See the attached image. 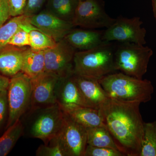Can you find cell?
<instances>
[{"label":"cell","instance_id":"obj_1","mask_svg":"<svg viewBox=\"0 0 156 156\" xmlns=\"http://www.w3.org/2000/svg\"><path fill=\"white\" fill-rule=\"evenodd\" d=\"M140 104L109 98L99 108L104 125L124 156H140L141 153L144 122Z\"/></svg>","mask_w":156,"mask_h":156},{"label":"cell","instance_id":"obj_2","mask_svg":"<svg viewBox=\"0 0 156 156\" xmlns=\"http://www.w3.org/2000/svg\"><path fill=\"white\" fill-rule=\"evenodd\" d=\"M98 81L109 98L120 101L147 103L151 99L154 92L150 81L122 72L112 73Z\"/></svg>","mask_w":156,"mask_h":156},{"label":"cell","instance_id":"obj_3","mask_svg":"<svg viewBox=\"0 0 156 156\" xmlns=\"http://www.w3.org/2000/svg\"><path fill=\"white\" fill-rule=\"evenodd\" d=\"M114 48L111 42H104L91 50L76 51L74 74L99 80L115 73Z\"/></svg>","mask_w":156,"mask_h":156},{"label":"cell","instance_id":"obj_4","mask_svg":"<svg viewBox=\"0 0 156 156\" xmlns=\"http://www.w3.org/2000/svg\"><path fill=\"white\" fill-rule=\"evenodd\" d=\"M153 54V50L148 47L130 42H119L114 48L115 69L142 79L147 72Z\"/></svg>","mask_w":156,"mask_h":156},{"label":"cell","instance_id":"obj_5","mask_svg":"<svg viewBox=\"0 0 156 156\" xmlns=\"http://www.w3.org/2000/svg\"><path fill=\"white\" fill-rule=\"evenodd\" d=\"M27 112L32 116L28 125L29 135L49 144L61 129L65 112L56 104Z\"/></svg>","mask_w":156,"mask_h":156},{"label":"cell","instance_id":"obj_6","mask_svg":"<svg viewBox=\"0 0 156 156\" xmlns=\"http://www.w3.org/2000/svg\"><path fill=\"white\" fill-rule=\"evenodd\" d=\"M9 115L6 129L20 119L30 108V79L22 72L10 78L8 89Z\"/></svg>","mask_w":156,"mask_h":156},{"label":"cell","instance_id":"obj_7","mask_svg":"<svg viewBox=\"0 0 156 156\" xmlns=\"http://www.w3.org/2000/svg\"><path fill=\"white\" fill-rule=\"evenodd\" d=\"M50 141L59 144L65 156H84L88 145L87 129L65 112L61 129Z\"/></svg>","mask_w":156,"mask_h":156},{"label":"cell","instance_id":"obj_8","mask_svg":"<svg viewBox=\"0 0 156 156\" xmlns=\"http://www.w3.org/2000/svg\"><path fill=\"white\" fill-rule=\"evenodd\" d=\"M115 20L107 14L101 0H79L72 23L74 27L95 29L108 28Z\"/></svg>","mask_w":156,"mask_h":156},{"label":"cell","instance_id":"obj_9","mask_svg":"<svg viewBox=\"0 0 156 156\" xmlns=\"http://www.w3.org/2000/svg\"><path fill=\"white\" fill-rule=\"evenodd\" d=\"M142 23L139 17L129 18L120 16L116 19L112 25L104 31V41H117L145 45L147 32L141 27Z\"/></svg>","mask_w":156,"mask_h":156},{"label":"cell","instance_id":"obj_10","mask_svg":"<svg viewBox=\"0 0 156 156\" xmlns=\"http://www.w3.org/2000/svg\"><path fill=\"white\" fill-rule=\"evenodd\" d=\"M76 51L63 39L55 47L44 50L45 72L59 78L73 74Z\"/></svg>","mask_w":156,"mask_h":156},{"label":"cell","instance_id":"obj_11","mask_svg":"<svg viewBox=\"0 0 156 156\" xmlns=\"http://www.w3.org/2000/svg\"><path fill=\"white\" fill-rule=\"evenodd\" d=\"M59 78L45 72L30 79L31 95L29 111L56 104V89Z\"/></svg>","mask_w":156,"mask_h":156},{"label":"cell","instance_id":"obj_12","mask_svg":"<svg viewBox=\"0 0 156 156\" xmlns=\"http://www.w3.org/2000/svg\"><path fill=\"white\" fill-rule=\"evenodd\" d=\"M73 74L59 78L56 85V102L65 112L81 107H89L75 80Z\"/></svg>","mask_w":156,"mask_h":156},{"label":"cell","instance_id":"obj_13","mask_svg":"<svg viewBox=\"0 0 156 156\" xmlns=\"http://www.w3.org/2000/svg\"><path fill=\"white\" fill-rule=\"evenodd\" d=\"M29 22L53 38L56 42L63 39L75 27L72 23L54 16L46 10L28 17Z\"/></svg>","mask_w":156,"mask_h":156},{"label":"cell","instance_id":"obj_14","mask_svg":"<svg viewBox=\"0 0 156 156\" xmlns=\"http://www.w3.org/2000/svg\"><path fill=\"white\" fill-rule=\"evenodd\" d=\"M74 78L89 107L99 109L109 97L98 80L95 78L77 75Z\"/></svg>","mask_w":156,"mask_h":156},{"label":"cell","instance_id":"obj_15","mask_svg":"<svg viewBox=\"0 0 156 156\" xmlns=\"http://www.w3.org/2000/svg\"><path fill=\"white\" fill-rule=\"evenodd\" d=\"M103 31L73 28L63 40L76 51L91 50L105 42L103 40Z\"/></svg>","mask_w":156,"mask_h":156},{"label":"cell","instance_id":"obj_16","mask_svg":"<svg viewBox=\"0 0 156 156\" xmlns=\"http://www.w3.org/2000/svg\"><path fill=\"white\" fill-rule=\"evenodd\" d=\"M27 47L7 45L0 49V74L11 78L21 72L23 55Z\"/></svg>","mask_w":156,"mask_h":156},{"label":"cell","instance_id":"obj_17","mask_svg":"<svg viewBox=\"0 0 156 156\" xmlns=\"http://www.w3.org/2000/svg\"><path fill=\"white\" fill-rule=\"evenodd\" d=\"M45 72L44 50H34L27 47L23 55L21 72L32 79Z\"/></svg>","mask_w":156,"mask_h":156},{"label":"cell","instance_id":"obj_18","mask_svg":"<svg viewBox=\"0 0 156 156\" xmlns=\"http://www.w3.org/2000/svg\"><path fill=\"white\" fill-rule=\"evenodd\" d=\"M66 113L85 128L105 126L99 109L81 107Z\"/></svg>","mask_w":156,"mask_h":156},{"label":"cell","instance_id":"obj_19","mask_svg":"<svg viewBox=\"0 0 156 156\" xmlns=\"http://www.w3.org/2000/svg\"><path fill=\"white\" fill-rule=\"evenodd\" d=\"M46 11L54 16L72 21L79 0H47Z\"/></svg>","mask_w":156,"mask_h":156},{"label":"cell","instance_id":"obj_20","mask_svg":"<svg viewBox=\"0 0 156 156\" xmlns=\"http://www.w3.org/2000/svg\"><path fill=\"white\" fill-rule=\"evenodd\" d=\"M24 126L21 119L17 121L0 136V156L8 155L24 134Z\"/></svg>","mask_w":156,"mask_h":156},{"label":"cell","instance_id":"obj_21","mask_svg":"<svg viewBox=\"0 0 156 156\" xmlns=\"http://www.w3.org/2000/svg\"><path fill=\"white\" fill-rule=\"evenodd\" d=\"M23 28L28 32L30 48L36 50H45L55 47L57 42L53 38L32 25L29 22L23 23Z\"/></svg>","mask_w":156,"mask_h":156},{"label":"cell","instance_id":"obj_22","mask_svg":"<svg viewBox=\"0 0 156 156\" xmlns=\"http://www.w3.org/2000/svg\"><path fill=\"white\" fill-rule=\"evenodd\" d=\"M86 129L88 145L97 147L110 148L119 151L111 135L105 126Z\"/></svg>","mask_w":156,"mask_h":156},{"label":"cell","instance_id":"obj_23","mask_svg":"<svg viewBox=\"0 0 156 156\" xmlns=\"http://www.w3.org/2000/svg\"><path fill=\"white\" fill-rule=\"evenodd\" d=\"M140 156H156V121L144 122L142 148Z\"/></svg>","mask_w":156,"mask_h":156},{"label":"cell","instance_id":"obj_24","mask_svg":"<svg viewBox=\"0 0 156 156\" xmlns=\"http://www.w3.org/2000/svg\"><path fill=\"white\" fill-rule=\"evenodd\" d=\"M27 18L24 14L13 17L0 27V49L8 45L20 26L26 22Z\"/></svg>","mask_w":156,"mask_h":156},{"label":"cell","instance_id":"obj_25","mask_svg":"<svg viewBox=\"0 0 156 156\" xmlns=\"http://www.w3.org/2000/svg\"><path fill=\"white\" fill-rule=\"evenodd\" d=\"M7 89L0 91V134L6 130L9 120V109Z\"/></svg>","mask_w":156,"mask_h":156},{"label":"cell","instance_id":"obj_26","mask_svg":"<svg viewBox=\"0 0 156 156\" xmlns=\"http://www.w3.org/2000/svg\"><path fill=\"white\" fill-rule=\"evenodd\" d=\"M37 156H65L61 147L56 143L50 141L48 144H42L36 152Z\"/></svg>","mask_w":156,"mask_h":156},{"label":"cell","instance_id":"obj_27","mask_svg":"<svg viewBox=\"0 0 156 156\" xmlns=\"http://www.w3.org/2000/svg\"><path fill=\"white\" fill-rule=\"evenodd\" d=\"M120 151L104 147H97L87 145L84 156H123Z\"/></svg>","mask_w":156,"mask_h":156},{"label":"cell","instance_id":"obj_28","mask_svg":"<svg viewBox=\"0 0 156 156\" xmlns=\"http://www.w3.org/2000/svg\"><path fill=\"white\" fill-rule=\"evenodd\" d=\"M8 45L20 48L30 47L29 33L27 31L20 27L18 30L10 40Z\"/></svg>","mask_w":156,"mask_h":156},{"label":"cell","instance_id":"obj_29","mask_svg":"<svg viewBox=\"0 0 156 156\" xmlns=\"http://www.w3.org/2000/svg\"><path fill=\"white\" fill-rule=\"evenodd\" d=\"M11 17L23 15L27 5V0H6Z\"/></svg>","mask_w":156,"mask_h":156},{"label":"cell","instance_id":"obj_30","mask_svg":"<svg viewBox=\"0 0 156 156\" xmlns=\"http://www.w3.org/2000/svg\"><path fill=\"white\" fill-rule=\"evenodd\" d=\"M46 0H27L24 15L30 17L41 11Z\"/></svg>","mask_w":156,"mask_h":156},{"label":"cell","instance_id":"obj_31","mask_svg":"<svg viewBox=\"0 0 156 156\" xmlns=\"http://www.w3.org/2000/svg\"><path fill=\"white\" fill-rule=\"evenodd\" d=\"M10 16L6 0H0V27L9 19Z\"/></svg>","mask_w":156,"mask_h":156},{"label":"cell","instance_id":"obj_32","mask_svg":"<svg viewBox=\"0 0 156 156\" xmlns=\"http://www.w3.org/2000/svg\"><path fill=\"white\" fill-rule=\"evenodd\" d=\"M10 83V78L0 74V91L8 89Z\"/></svg>","mask_w":156,"mask_h":156},{"label":"cell","instance_id":"obj_33","mask_svg":"<svg viewBox=\"0 0 156 156\" xmlns=\"http://www.w3.org/2000/svg\"><path fill=\"white\" fill-rule=\"evenodd\" d=\"M152 6L154 16L156 20V0H152Z\"/></svg>","mask_w":156,"mask_h":156}]
</instances>
